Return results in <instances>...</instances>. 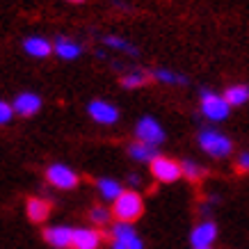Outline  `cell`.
<instances>
[{
    "instance_id": "7c38bea8",
    "label": "cell",
    "mask_w": 249,
    "mask_h": 249,
    "mask_svg": "<svg viewBox=\"0 0 249 249\" xmlns=\"http://www.w3.org/2000/svg\"><path fill=\"white\" fill-rule=\"evenodd\" d=\"M101 240L103 235L94 231V229H73V242L71 247L73 249H98L101 247Z\"/></svg>"
},
{
    "instance_id": "52a82bcc",
    "label": "cell",
    "mask_w": 249,
    "mask_h": 249,
    "mask_svg": "<svg viewBox=\"0 0 249 249\" xmlns=\"http://www.w3.org/2000/svg\"><path fill=\"white\" fill-rule=\"evenodd\" d=\"M46 178H48L51 185H55L60 190H71L78 185V174L71 167L62 165V162H55V165L48 167L46 169Z\"/></svg>"
},
{
    "instance_id": "5bb4252c",
    "label": "cell",
    "mask_w": 249,
    "mask_h": 249,
    "mask_svg": "<svg viewBox=\"0 0 249 249\" xmlns=\"http://www.w3.org/2000/svg\"><path fill=\"white\" fill-rule=\"evenodd\" d=\"M23 51L30 55V57H48V55L53 53V44L44 37H28L23 41Z\"/></svg>"
},
{
    "instance_id": "9c48e42d",
    "label": "cell",
    "mask_w": 249,
    "mask_h": 249,
    "mask_svg": "<svg viewBox=\"0 0 249 249\" xmlns=\"http://www.w3.org/2000/svg\"><path fill=\"white\" fill-rule=\"evenodd\" d=\"M87 112L98 124H114V121L119 119V110L112 103H107V101H91L89 106H87Z\"/></svg>"
},
{
    "instance_id": "8fae6325",
    "label": "cell",
    "mask_w": 249,
    "mask_h": 249,
    "mask_svg": "<svg viewBox=\"0 0 249 249\" xmlns=\"http://www.w3.org/2000/svg\"><path fill=\"white\" fill-rule=\"evenodd\" d=\"M12 107L21 117H32V114H37L41 110V98L37 94H32V91H23V94H18L14 98V106Z\"/></svg>"
},
{
    "instance_id": "83f0119b",
    "label": "cell",
    "mask_w": 249,
    "mask_h": 249,
    "mask_svg": "<svg viewBox=\"0 0 249 249\" xmlns=\"http://www.w3.org/2000/svg\"><path fill=\"white\" fill-rule=\"evenodd\" d=\"M196 249H211V247H196Z\"/></svg>"
},
{
    "instance_id": "8992f818",
    "label": "cell",
    "mask_w": 249,
    "mask_h": 249,
    "mask_svg": "<svg viewBox=\"0 0 249 249\" xmlns=\"http://www.w3.org/2000/svg\"><path fill=\"white\" fill-rule=\"evenodd\" d=\"M112 238H114L112 249H144V242L135 233L133 224H126V222H117L114 224Z\"/></svg>"
},
{
    "instance_id": "484cf974",
    "label": "cell",
    "mask_w": 249,
    "mask_h": 249,
    "mask_svg": "<svg viewBox=\"0 0 249 249\" xmlns=\"http://www.w3.org/2000/svg\"><path fill=\"white\" fill-rule=\"evenodd\" d=\"M130 183H133V185H137V183H140V176H137V174H130Z\"/></svg>"
},
{
    "instance_id": "ba28073f",
    "label": "cell",
    "mask_w": 249,
    "mask_h": 249,
    "mask_svg": "<svg viewBox=\"0 0 249 249\" xmlns=\"http://www.w3.org/2000/svg\"><path fill=\"white\" fill-rule=\"evenodd\" d=\"M44 240L55 249H67L71 247V242H73V229L71 227H48L44 229Z\"/></svg>"
},
{
    "instance_id": "2e32d148",
    "label": "cell",
    "mask_w": 249,
    "mask_h": 249,
    "mask_svg": "<svg viewBox=\"0 0 249 249\" xmlns=\"http://www.w3.org/2000/svg\"><path fill=\"white\" fill-rule=\"evenodd\" d=\"M128 156L137 162H151L153 158H158V151H156V146L151 144H144V142H133L128 146Z\"/></svg>"
},
{
    "instance_id": "277c9868",
    "label": "cell",
    "mask_w": 249,
    "mask_h": 249,
    "mask_svg": "<svg viewBox=\"0 0 249 249\" xmlns=\"http://www.w3.org/2000/svg\"><path fill=\"white\" fill-rule=\"evenodd\" d=\"M149 165H151L153 178L160 181V183H174V181H178V178L183 176L181 162H176V160H172V158H165V156L153 158Z\"/></svg>"
},
{
    "instance_id": "cb8c5ba5",
    "label": "cell",
    "mask_w": 249,
    "mask_h": 249,
    "mask_svg": "<svg viewBox=\"0 0 249 249\" xmlns=\"http://www.w3.org/2000/svg\"><path fill=\"white\" fill-rule=\"evenodd\" d=\"M12 117H14V107L5 101H0V124H9Z\"/></svg>"
},
{
    "instance_id": "7a4b0ae2",
    "label": "cell",
    "mask_w": 249,
    "mask_h": 249,
    "mask_svg": "<svg viewBox=\"0 0 249 249\" xmlns=\"http://www.w3.org/2000/svg\"><path fill=\"white\" fill-rule=\"evenodd\" d=\"M199 146L204 149L213 158H227L233 151V144L224 133H219L215 128H204L199 133Z\"/></svg>"
},
{
    "instance_id": "3957f363",
    "label": "cell",
    "mask_w": 249,
    "mask_h": 249,
    "mask_svg": "<svg viewBox=\"0 0 249 249\" xmlns=\"http://www.w3.org/2000/svg\"><path fill=\"white\" fill-rule=\"evenodd\" d=\"M201 98V112H204L206 119L211 121H224L231 112V106L227 103V98L215 94V91H208V89H201L199 94Z\"/></svg>"
},
{
    "instance_id": "ac0fdd59",
    "label": "cell",
    "mask_w": 249,
    "mask_h": 249,
    "mask_svg": "<svg viewBox=\"0 0 249 249\" xmlns=\"http://www.w3.org/2000/svg\"><path fill=\"white\" fill-rule=\"evenodd\" d=\"M96 188H98V192H101V196L107 199V201H112V204L121 196V192H124V188H121L114 178H101V181L96 183Z\"/></svg>"
},
{
    "instance_id": "7402d4cb",
    "label": "cell",
    "mask_w": 249,
    "mask_h": 249,
    "mask_svg": "<svg viewBox=\"0 0 249 249\" xmlns=\"http://www.w3.org/2000/svg\"><path fill=\"white\" fill-rule=\"evenodd\" d=\"M181 172H183V176H185L188 181H199V178L204 176V167L196 165L195 160H183V162H181Z\"/></svg>"
},
{
    "instance_id": "5b68a950",
    "label": "cell",
    "mask_w": 249,
    "mask_h": 249,
    "mask_svg": "<svg viewBox=\"0 0 249 249\" xmlns=\"http://www.w3.org/2000/svg\"><path fill=\"white\" fill-rule=\"evenodd\" d=\"M135 135H137V142L151 144V146H158L160 142H165V128L153 117H142L137 121Z\"/></svg>"
},
{
    "instance_id": "e0dca14e",
    "label": "cell",
    "mask_w": 249,
    "mask_h": 249,
    "mask_svg": "<svg viewBox=\"0 0 249 249\" xmlns=\"http://www.w3.org/2000/svg\"><path fill=\"white\" fill-rule=\"evenodd\" d=\"M224 98L231 107H240L249 101V87L247 85H231L227 91H224Z\"/></svg>"
},
{
    "instance_id": "4316f807",
    "label": "cell",
    "mask_w": 249,
    "mask_h": 249,
    "mask_svg": "<svg viewBox=\"0 0 249 249\" xmlns=\"http://www.w3.org/2000/svg\"><path fill=\"white\" fill-rule=\"evenodd\" d=\"M67 2H83V0H67Z\"/></svg>"
},
{
    "instance_id": "44dd1931",
    "label": "cell",
    "mask_w": 249,
    "mask_h": 249,
    "mask_svg": "<svg viewBox=\"0 0 249 249\" xmlns=\"http://www.w3.org/2000/svg\"><path fill=\"white\" fill-rule=\"evenodd\" d=\"M153 78L160 80V83H165V85H185L188 83V78L185 76L174 73V71H167V69H158V71H153Z\"/></svg>"
},
{
    "instance_id": "4fadbf2b",
    "label": "cell",
    "mask_w": 249,
    "mask_h": 249,
    "mask_svg": "<svg viewBox=\"0 0 249 249\" xmlns=\"http://www.w3.org/2000/svg\"><path fill=\"white\" fill-rule=\"evenodd\" d=\"M51 211H53V204L44 196H30L28 204H25V213H28V217L32 222H46Z\"/></svg>"
},
{
    "instance_id": "d4e9b609",
    "label": "cell",
    "mask_w": 249,
    "mask_h": 249,
    "mask_svg": "<svg viewBox=\"0 0 249 249\" xmlns=\"http://www.w3.org/2000/svg\"><path fill=\"white\" fill-rule=\"evenodd\" d=\"M238 172L240 174H247L249 172V151H245V153H240V158H238Z\"/></svg>"
},
{
    "instance_id": "30bf717a",
    "label": "cell",
    "mask_w": 249,
    "mask_h": 249,
    "mask_svg": "<svg viewBox=\"0 0 249 249\" xmlns=\"http://www.w3.org/2000/svg\"><path fill=\"white\" fill-rule=\"evenodd\" d=\"M217 238V227H215V222H201V224H196L192 229V233H190V242H192V247H211L213 242Z\"/></svg>"
},
{
    "instance_id": "603a6c76",
    "label": "cell",
    "mask_w": 249,
    "mask_h": 249,
    "mask_svg": "<svg viewBox=\"0 0 249 249\" xmlns=\"http://www.w3.org/2000/svg\"><path fill=\"white\" fill-rule=\"evenodd\" d=\"M110 217H112V213H110V208H106V206H94L91 213H89V219L94 222V224H98V227L107 224Z\"/></svg>"
},
{
    "instance_id": "d6986e66",
    "label": "cell",
    "mask_w": 249,
    "mask_h": 249,
    "mask_svg": "<svg viewBox=\"0 0 249 249\" xmlns=\"http://www.w3.org/2000/svg\"><path fill=\"white\" fill-rule=\"evenodd\" d=\"M146 83H149V73H144L140 69H133V71L121 76V85H124L126 89H137V87H142V85H146Z\"/></svg>"
},
{
    "instance_id": "ffe728a7",
    "label": "cell",
    "mask_w": 249,
    "mask_h": 249,
    "mask_svg": "<svg viewBox=\"0 0 249 249\" xmlns=\"http://www.w3.org/2000/svg\"><path fill=\"white\" fill-rule=\"evenodd\" d=\"M103 44L114 48V51H124V53H128V55H137V48L130 44V41H126V39H121V37H114V35H106V37H103Z\"/></svg>"
},
{
    "instance_id": "9a60e30c",
    "label": "cell",
    "mask_w": 249,
    "mask_h": 249,
    "mask_svg": "<svg viewBox=\"0 0 249 249\" xmlns=\"http://www.w3.org/2000/svg\"><path fill=\"white\" fill-rule=\"evenodd\" d=\"M53 51L62 60H76V57H80V53H83V46L78 44V41H73V39L60 37V39H55Z\"/></svg>"
},
{
    "instance_id": "6da1fadb",
    "label": "cell",
    "mask_w": 249,
    "mask_h": 249,
    "mask_svg": "<svg viewBox=\"0 0 249 249\" xmlns=\"http://www.w3.org/2000/svg\"><path fill=\"white\" fill-rule=\"evenodd\" d=\"M142 213H144V201L135 190H124L121 196L112 206V215L119 222H126V224H133L135 219H140Z\"/></svg>"
}]
</instances>
